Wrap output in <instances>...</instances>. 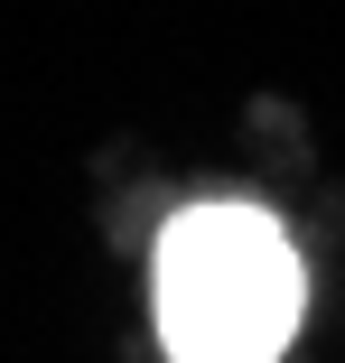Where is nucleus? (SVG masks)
Returning a JSON list of instances; mask_svg holds the SVG:
<instances>
[{
	"label": "nucleus",
	"instance_id": "1",
	"mask_svg": "<svg viewBox=\"0 0 345 363\" xmlns=\"http://www.w3.org/2000/svg\"><path fill=\"white\" fill-rule=\"evenodd\" d=\"M308 270L261 205H196L159 242V335L177 363H280Z\"/></svg>",
	"mask_w": 345,
	"mask_h": 363
}]
</instances>
